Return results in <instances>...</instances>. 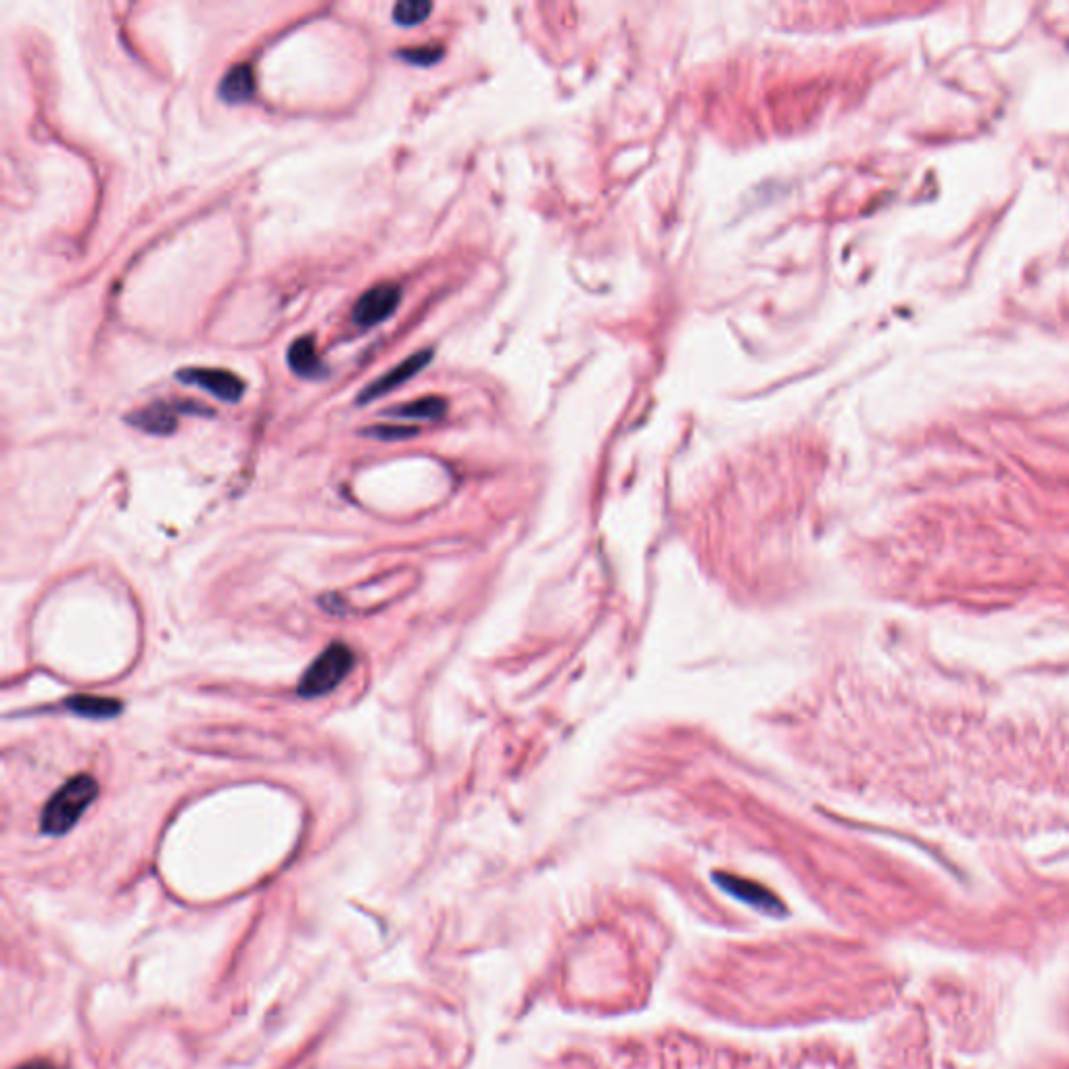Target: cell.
<instances>
[{
	"instance_id": "obj_1",
	"label": "cell",
	"mask_w": 1069,
	"mask_h": 1069,
	"mask_svg": "<svg viewBox=\"0 0 1069 1069\" xmlns=\"http://www.w3.org/2000/svg\"><path fill=\"white\" fill-rule=\"evenodd\" d=\"M99 796V783L90 775H76L49 798L40 815V829L46 836H65L82 819L88 806Z\"/></svg>"
},
{
	"instance_id": "obj_2",
	"label": "cell",
	"mask_w": 1069,
	"mask_h": 1069,
	"mask_svg": "<svg viewBox=\"0 0 1069 1069\" xmlns=\"http://www.w3.org/2000/svg\"><path fill=\"white\" fill-rule=\"evenodd\" d=\"M353 664L355 656L351 648L341 644V641H335L307 667L297 685V694L305 700H312L335 692L353 671Z\"/></svg>"
},
{
	"instance_id": "obj_3",
	"label": "cell",
	"mask_w": 1069,
	"mask_h": 1069,
	"mask_svg": "<svg viewBox=\"0 0 1069 1069\" xmlns=\"http://www.w3.org/2000/svg\"><path fill=\"white\" fill-rule=\"evenodd\" d=\"M182 385L197 387L224 403H239L247 391L245 380L224 368H184L176 372Z\"/></svg>"
},
{
	"instance_id": "obj_4",
	"label": "cell",
	"mask_w": 1069,
	"mask_h": 1069,
	"mask_svg": "<svg viewBox=\"0 0 1069 1069\" xmlns=\"http://www.w3.org/2000/svg\"><path fill=\"white\" fill-rule=\"evenodd\" d=\"M435 351L433 349H422V351H416L412 355H408L406 360L399 362L395 368H391L389 372H385L383 376H378L374 383H370L360 395H358V406H366V403H372L376 401L378 397H385L389 393H393L395 389L403 387L408 383V380H412L414 376H418L426 366L431 364Z\"/></svg>"
},
{
	"instance_id": "obj_5",
	"label": "cell",
	"mask_w": 1069,
	"mask_h": 1069,
	"mask_svg": "<svg viewBox=\"0 0 1069 1069\" xmlns=\"http://www.w3.org/2000/svg\"><path fill=\"white\" fill-rule=\"evenodd\" d=\"M401 303V289L397 284H376L366 291L353 305V324L360 328H372L389 320Z\"/></svg>"
},
{
	"instance_id": "obj_6",
	"label": "cell",
	"mask_w": 1069,
	"mask_h": 1069,
	"mask_svg": "<svg viewBox=\"0 0 1069 1069\" xmlns=\"http://www.w3.org/2000/svg\"><path fill=\"white\" fill-rule=\"evenodd\" d=\"M178 412L180 410H178L176 401H172V403L157 401V403H153V406L130 412L126 416V422L130 426H134V429L147 433V435L170 437L178 429V418H176Z\"/></svg>"
},
{
	"instance_id": "obj_7",
	"label": "cell",
	"mask_w": 1069,
	"mask_h": 1069,
	"mask_svg": "<svg viewBox=\"0 0 1069 1069\" xmlns=\"http://www.w3.org/2000/svg\"><path fill=\"white\" fill-rule=\"evenodd\" d=\"M255 92H257V80H255V71L249 63L232 65L218 86V97L226 105L251 103L255 99Z\"/></svg>"
},
{
	"instance_id": "obj_8",
	"label": "cell",
	"mask_w": 1069,
	"mask_h": 1069,
	"mask_svg": "<svg viewBox=\"0 0 1069 1069\" xmlns=\"http://www.w3.org/2000/svg\"><path fill=\"white\" fill-rule=\"evenodd\" d=\"M65 708L71 715H78L92 721H105L113 719L122 712L124 704L117 698L109 696H94V694H76L65 700Z\"/></svg>"
},
{
	"instance_id": "obj_9",
	"label": "cell",
	"mask_w": 1069,
	"mask_h": 1069,
	"mask_svg": "<svg viewBox=\"0 0 1069 1069\" xmlns=\"http://www.w3.org/2000/svg\"><path fill=\"white\" fill-rule=\"evenodd\" d=\"M287 362L301 378H322L326 374V366L320 360L314 337H301L293 341L287 353Z\"/></svg>"
},
{
	"instance_id": "obj_10",
	"label": "cell",
	"mask_w": 1069,
	"mask_h": 1069,
	"mask_svg": "<svg viewBox=\"0 0 1069 1069\" xmlns=\"http://www.w3.org/2000/svg\"><path fill=\"white\" fill-rule=\"evenodd\" d=\"M391 418H406V420H441L447 414V401L437 395L420 397L403 406H395L383 412Z\"/></svg>"
},
{
	"instance_id": "obj_11",
	"label": "cell",
	"mask_w": 1069,
	"mask_h": 1069,
	"mask_svg": "<svg viewBox=\"0 0 1069 1069\" xmlns=\"http://www.w3.org/2000/svg\"><path fill=\"white\" fill-rule=\"evenodd\" d=\"M431 11L433 3H429V0H403V3H397L393 7V21L401 28H412L426 21Z\"/></svg>"
},
{
	"instance_id": "obj_12",
	"label": "cell",
	"mask_w": 1069,
	"mask_h": 1069,
	"mask_svg": "<svg viewBox=\"0 0 1069 1069\" xmlns=\"http://www.w3.org/2000/svg\"><path fill=\"white\" fill-rule=\"evenodd\" d=\"M362 435L370 439L393 443V441H406V439L418 437L420 429L418 426H406V424H374L370 426V429H364Z\"/></svg>"
},
{
	"instance_id": "obj_13",
	"label": "cell",
	"mask_w": 1069,
	"mask_h": 1069,
	"mask_svg": "<svg viewBox=\"0 0 1069 1069\" xmlns=\"http://www.w3.org/2000/svg\"><path fill=\"white\" fill-rule=\"evenodd\" d=\"M399 57L416 67H431L443 59V46L426 44V46H416V49H403L399 51Z\"/></svg>"
},
{
	"instance_id": "obj_14",
	"label": "cell",
	"mask_w": 1069,
	"mask_h": 1069,
	"mask_svg": "<svg viewBox=\"0 0 1069 1069\" xmlns=\"http://www.w3.org/2000/svg\"><path fill=\"white\" fill-rule=\"evenodd\" d=\"M15 1069H57V1067L53 1063H49V1061H30V1063H23V1065H19Z\"/></svg>"
}]
</instances>
